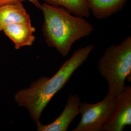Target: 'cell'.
I'll list each match as a JSON object with an SVG mask.
<instances>
[{"instance_id":"277c9868","label":"cell","mask_w":131,"mask_h":131,"mask_svg":"<svg viewBox=\"0 0 131 131\" xmlns=\"http://www.w3.org/2000/svg\"><path fill=\"white\" fill-rule=\"evenodd\" d=\"M117 97L107 94L102 101L90 104L81 103L80 114L81 118L73 131H102L115 107Z\"/></svg>"},{"instance_id":"6da1fadb","label":"cell","mask_w":131,"mask_h":131,"mask_svg":"<svg viewBox=\"0 0 131 131\" xmlns=\"http://www.w3.org/2000/svg\"><path fill=\"white\" fill-rule=\"evenodd\" d=\"M94 48V44H89L76 50L51 78H40L32 82L28 88L17 91L14 96L16 103L19 106L28 110L31 119L36 123L39 122L48 103L87 60Z\"/></svg>"},{"instance_id":"7c38bea8","label":"cell","mask_w":131,"mask_h":131,"mask_svg":"<svg viewBox=\"0 0 131 131\" xmlns=\"http://www.w3.org/2000/svg\"><path fill=\"white\" fill-rule=\"evenodd\" d=\"M23 1H24L25 0H23ZM29 1L30 2L32 3L33 5H35L39 9L41 10V6H42V5L40 4V3H39V2L38 1V0H27Z\"/></svg>"},{"instance_id":"8992f818","label":"cell","mask_w":131,"mask_h":131,"mask_svg":"<svg viewBox=\"0 0 131 131\" xmlns=\"http://www.w3.org/2000/svg\"><path fill=\"white\" fill-rule=\"evenodd\" d=\"M81 99L76 94H70L67 100L65 108L59 116L51 123H36L38 131H67L70 123L80 114Z\"/></svg>"},{"instance_id":"ba28073f","label":"cell","mask_w":131,"mask_h":131,"mask_svg":"<svg viewBox=\"0 0 131 131\" xmlns=\"http://www.w3.org/2000/svg\"><path fill=\"white\" fill-rule=\"evenodd\" d=\"M15 23H31L22 2L0 6V32L6 25Z\"/></svg>"},{"instance_id":"30bf717a","label":"cell","mask_w":131,"mask_h":131,"mask_svg":"<svg viewBox=\"0 0 131 131\" xmlns=\"http://www.w3.org/2000/svg\"><path fill=\"white\" fill-rule=\"evenodd\" d=\"M48 5L63 6L69 12L81 17H89L90 11L85 0H43Z\"/></svg>"},{"instance_id":"8fae6325","label":"cell","mask_w":131,"mask_h":131,"mask_svg":"<svg viewBox=\"0 0 131 131\" xmlns=\"http://www.w3.org/2000/svg\"><path fill=\"white\" fill-rule=\"evenodd\" d=\"M23 2L24 1L23 0H0V6L4 5L17 3L19 2L23 3Z\"/></svg>"},{"instance_id":"7a4b0ae2","label":"cell","mask_w":131,"mask_h":131,"mask_svg":"<svg viewBox=\"0 0 131 131\" xmlns=\"http://www.w3.org/2000/svg\"><path fill=\"white\" fill-rule=\"evenodd\" d=\"M41 10L45 42L62 56H68L76 41L89 36L93 30V26L83 17L72 16L64 9L44 3Z\"/></svg>"},{"instance_id":"52a82bcc","label":"cell","mask_w":131,"mask_h":131,"mask_svg":"<svg viewBox=\"0 0 131 131\" xmlns=\"http://www.w3.org/2000/svg\"><path fill=\"white\" fill-rule=\"evenodd\" d=\"M3 31L13 42L15 48L32 46L35 41L36 32L31 23H15L6 25Z\"/></svg>"},{"instance_id":"3957f363","label":"cell","mask_w":131,"mask_h":131,"mask_svg":"<svg viewBox=\"0 0 131 131\" xmlns=\"http://www.w3.org/2000/svg\"><path fill=\"white\" fill-rule=\"evenodd\" d=\"M97 69L107 82V94L117 97L124 89L126 80L131 77V36L117 45L108 47L99 60Z\"/></svg>"},{"instance_id":"5b68a950","label":"cell","mask_w":131,"mask_h":131,"mask_svg":"<svg viewBox=\"0 0 131 131\" xmlns=\"http://www.w3.org/2000/svg\"><path fill=\"white\" fill-rule=\"evenodd\" d=\"M131 125V87L125 86L116 98L112 113L102 131H122Z\"/></svg>"},{"instance_id":"9c48e42d","label":"cell","mask_w":131,"mask_h":131,"mask_svg":"<svg viewBox=\"0 0 131 131\" xmlns=\"http://www.w3.org/2000/svg\"><path fill=\"white\" fill-rule=\"evenodd\" d=\"M96 19H105L122 9L127 0H85Z\"/></svg>"}]
</instances>
